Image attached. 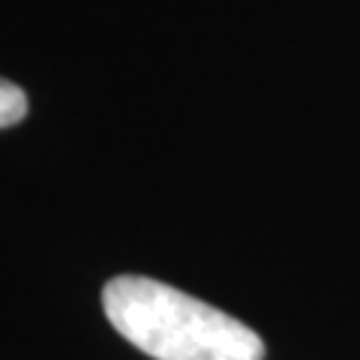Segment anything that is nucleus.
Returning <instances> with one entry per match:
<instances>
[{
	"label": "nucleus",
	"mask_w": 360,
	"mask_h": 360,
	"mask_svg": "<svg viewBox=\"0 0 360 360\" xmlns=\"http://www.w3.org/2000/svg\"><path fill=\"white\" fill-rule=\"evenodd\" d=\"M103 307L123 340L153 360H264V342L252 328L160 279H111Z\"/></svg>",
	"instance_id": "obj_1"
},
{
	"label": "nucleus",
	"mask_w": 360,
	"mask_h": 360,
	"mask_svg": "<svg viewBox=\"0 0 360 360\" xmlns=\"http://www.w3.org/2000/svg\"><path fill=\"white\" fill-rule=\"evenodd\" d=\"M27 115V96L18 84L0 78V129L6 127H15Z\"/></svg>",
	"instance_id": "obj_2"
}]
</instances>
